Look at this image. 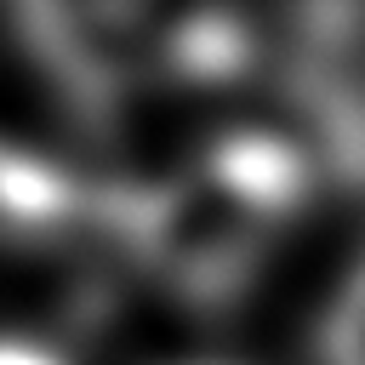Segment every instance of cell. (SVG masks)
Listing matches in <instances>:
<instances>
[{"instance_id": "cell-1", "label": "cell", "mask_w": 365, "mask_h": 365, "mask_svg": "<svg viewBox=\"0 0 365 365\" xmlns=\"http://www.w3.org/2000/svg\"><path fill=\"white\" fill-rule=\"evenodd\" d=\"M314 194L319 182L285 131L240 125L148 182H120L114 251L177 308L222 314L262 279Z\"/></svg>"}, {"instance_id": "cell-2", "label": "cell", "mask_w": 365, "mask_h": 365, "mask_svg": "<svg viewBox=\"0 0 365 365\" xmlns=\"http://www.w3.org/2000/svg\"><path fill=\"white\" fill-rule=\"evenodd\" d=\"M6 11L34 74L86 125L160 86L217 91L262 63L240 0H6Z\"/></svg>"}, {"instance_id": "cell-3", "label": "cell", "mask_w": 365, "mask_h": 365, "mask_svg": "<svg viewBox=\"0 0 365 365\" xmlns=\"http://www.w3.org/2000/svg\"><path fill=\"white\" fill-rule=\"evenodd\" d=\"M274 131L308 160L319 194H365V34H285L274 57Z\"/></svg>"}, {"instance_id": "cell-4", "label": "cell", "mask_w": 365, "mask_h": 365, "mask_svg": "<svg viewBox=\"0 0 365 365\" xmlns=\"http://www.w3.org/2000/svg\"><path fill=\"white\" fill-rule=\"evenodd\" d=\"M114 205L120 182L80 177L46 148L0 137V251L11 257H68V251H114Z\"/></svg>"}, {"instance_id": "cell-5", "label": "cell", "mask_w": 365, "mask_h": 365, "mask_svg": "<svg viewBox=\"0 0 365 365\" xmlns=\"http://www.w3.org/2000/svg\"><path fill=\"white\" fill-rule=\"evenodd\" d=\"M314 365H365V257L342 274V285L319 308Z\"/></svg>"}, {"instance_id": "cell-6", "label": "cell", "mask_w": 365, "mask_h": 365, "mask_svg": "<svg viewBox=\"0 0 365 365\" xmlns=\"http://www.w3.org/2000/svg\"><path fill=\"white\" fill-rule=\"evenodd\" d=\"M291 23L319 34H365V0H291Z\"/></svg>"}, {"instance_id": "cell-7", "label": "cell", "mask_w": 365, "mask_h": 365, "mask_svg": "<svg viewBox=\"0 0 365 365\" xmlns=\"http://www.w3.org/2000/svg\"><path fill=\"white\" fill-rule=\"evenodd\" d=\"M0 365H68L51 342L40 336H17V331H0Z\"/></svg>"}, {"instance_id": "cell-8", "label": "cell", "mask_w": 365, "mask_h": 365, "mask_svg": "<svg viewBox=\"0 0 365 365\" xmlns=\"http://www.w3.org/2000/svg\"><path fill=\"white\" fill-rule=\"evenodd\" d=\"M171 365H222V359H171Z\"/></svg>"}]
</instances>
